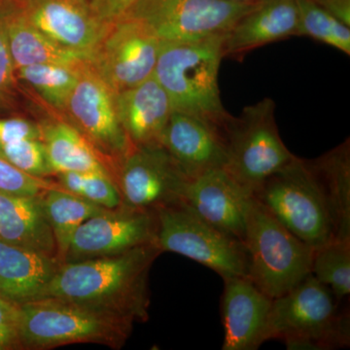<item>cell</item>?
I'll return each instance as SVG.
<instances>
[{"label": "cell", "mask_w": 350, "mask_h": 350, "mask_svg": "<svg viewBox=\"0 0 350 350\" xmlns=\"http://www.w3.org/2000/svg\"><path fill=\"white\" fill-rule=\"evenodd\" d=\"M57 183L82 199L107 209L123 204L118 185L111 177L96 172H61L56 174Z\"/></svg>", "instance_id": "29"}, {"label": "cell", "mask_w": 350, "mask_h": 350, "mask_svg": "<svg viewBox=\"0 0 350 350\" xmlns=\"http://www.w3.org/2000/svg\"><path fill=\"white\" fill-rule=\"evenodd\" d=\"M66 111L88 142L118 170L135 146L120 121L114 92L89 59L78 68Z\"/></svg>", "instance_id": "10"}, {"label": "cell", "mask_w": 350, "mask_h": 350, "mask_svg": "<svg viewBox=\"0 0 350 350\" xmlns=\"http://www.w3.org/2000/svg\"><path fill=\"white\" fill-rule=\"evenodd\" d=\"M42 202L56 241L57 258L62 262L66 259L71 239L78 228L88 219L107 211L71 194L63 187L48 190L42 196Z\"/></svg>", "instance_id": "25"}, {"label": "cell", "mask_w": 350, "mask_h": 350, "mask_svg": "<svg viewBox=\"0 0 350 350\" xmlns=\"http://www.w3.org/2000/svg\"><path fill=\"white\" fill-rule=\"evenodd\" d=\"M223 350H255L267 342L271 301L247 276L223 278Z\"/></svg>", "instance_id": "16"}, {"label": "cell", "mask_w": 350, "mask_h": 350, "mask_svg": "<svg viewBox=\"0 0 350 350\" xmlns=\"http://www.w3.org/2000/svg\"><path fill=\"white\" fill-rule=\"evenodd\" d=\"M320 182L333 221L335 238L350 241V149L344 142L310 161Z\"/></svg>", "instance_id": "24"}, {"label": "cell", "mask_w": 350, "mask_h": 350, "mask_svg": "<svg viewBox=\"0 0 350 350\" xmlns=\"http://www.w3.org/2000/svg\"><path fill=\"white\" fill-rule=\"evenodd\" d=\"M161 46L144 23L125 16L109 25L89 61L117 94L154 75Z\"/></svg>", "instance_id": "11"}, {"label": "cell", "mask_w": 350, "mask_h": 350, "mask_svg": "<svg viewBox=\"0 0 350 350\" xmlns=\"http://www.w3.org/2000/svg\"><path fill=\"white\" fill-rule=\"evenodd\" d=\"M40 129L41 139L55 175L61 172H96L111 177L117 183V172L111 163L101 156L75 126L56 121L44 124Z\"/></svg>", "instance_id": "23"}, {"label": "cell", "mask_w": 350, "mask_h": 350, "mask_svg": "<svg viewBox=\"0 0 350 350\" xmlns=\"http://www.w3.org/2000/svg\"><path fill=\"white\" fill-rule=\"evenodd\" d=\"M17 73L14 66L3 22L0 17V108L6 107L15 94Z\"/></svg>", "instance_id": "32"}, {"label": "cell", "mask_w": 350, "mask_h": 350, "mask_svg": "<svg viewBox=\"0 0 350 350\" xmlns=\"http://www.w3.org/2000/svg\"><path fill=\"white\" fill-rule=\"evenodd\" d=\"M80 64H33L17 69L16 73L23 81L31 85L50 105L66 111L69 96L77 82Z\"/></svg>", "instance_id": "26"}, {"label": "cell", "mask_w": 350, "mask_h": 350, "mask_svg": "<svg viewBox=\"0 0 350 350\" xmlns=\"http://www.w3.org/2000/svg\"><path fill=\"white\" fill-rule=\"evenodd\" d=\"M298 36H308L350 55V29L312 0H297Z\"/></svg>", "instance_id": "28"}, {"label": "cell", "mask_w": 350, "mask_h": 350, "mask_svg": "<svg viewBox=\"0 0 350 350\" xmlns=\"http://www.w3.org/2000/svg\"><path fill=\"white\" fill-rule=\"evenodd\" d=\"M335 295L310 273L271 301L267 340H282L289 350L349 347V314Z\"/></svg>", "instance_id": "4"}, {"label": "cell", "mask_w": 350, "mask_h": 350, "mask_svg": "<svg viewBox=\"0 0 350 350\" xmlns=\"http://www.w3.org/2000/svg\"><path fill=\"white\" fill-rule=\"evenodd\" d=\"M137 0H86L94 17L105 27H109L125 17Z\"/></svg>", "instance_id": "35"}, {"label": "cell", "mask_w": 350, "mask_h": 350, "mask_svg": "<svg viewBox=\"0 0 350 350\" xmlns=\"http://www.w3.org/2000/svg\"><path fill=\"white\" fill-rule=\"evenodd\" d=\"M251 196L221 167L189 179L182 200L209 224L243 241Z\"/></svg>", "instance_id": "15"}, {"label": "cell", "mask_w": 350, "mask_h": 350, "mask_svg": "<svg viewBox=\"0 0 350 350\" xmlns=\"http://www.w3.org/2000/svg\"><path fill=\"white\" fill-rule=\"evenodd\" d=\"M155 211L124 206L88 219L71 239L64 262L112 256L156 244ZM157 245V244H156Z\"/></svg>", "instance_id": "13"}, {"label": "cell", "mask_w": 350, "mask_h": 350, "mask_svg": "<svg viewBox=\"0 0 350 350\" xmlns=\"http://www.w3.org/2000/svg\"><path fill=\"white\" fill-rule=\"evenodd\" d=\"M19 306L23 349H51L75 344L119 349L130 338L135 323L126 317L55 297H43Z\"/></svg>", "instance_id": "3"}, {"label": "cell", "mask_w": 350, "mask_h": 350, "mask_svg": "<svg viewBox=\"0 0 350 350\" xmlns=\"http://www.w3.org/2000/svg\"><path fill=\"white\" fill-rule=\"evenodd\" d=\"M62 262L0 241V297L20 306L42 298Z\"/></svg>", "instance_id": "20"}, {"label": "cell", "mask_w": 350, "mask_h": 350, "mask_svg": "<svg viewBox=\"0 0 350 350\" xmlns=\"http://www.w3.org/2000/svg\"><path fill=\"white\" fill-rule=\"evenodd\" d=\"M188 180L161 144L133 147L117 177L124 206L148 211L181 202Z\"/></svg>", "instance_id": "12"}, {"label": "cell", "mask_w": 350, "mask_h": 350, "mask_svg": "<svg viewBox=\"0 0 350 350\" xmlns=\"http://www.w3.org/2000/svg\"><path fill=\"white\" fill-rule=\"evenodd\" d=\"M0 157L32 176L48 178L55 175L42 139H24L0 145Z\"/></svg>", "instance_id": "30"}, {"label": "cell", "mask_w": 350, "mask_h": 350, "mask_svg": "<svg viewBox=\"0 0 350 350\" xmlns=\"http://www.w3.org/2000/svg\"><path fill=\"white\" fill-rule=\"evenodd\" d=\"M252 196L313 250L335 238L325 196L310 161L296 157L262 182Z\"/></svg>", "instance_id": "6"}, {"label": "cell", "mask_w": 350, "mask_h": 350, "mask_svg": "<svg viewBox=\"0 0 350 350\" xmlns=\"http://www.w3.org/2000/svg\"><path fill=\"white\" fill-rule=\"evenodd\" d=\"M21 349L20 306L0 297V350Z\"/></svg>", "instance_id": "33"}, {"label": "cell", "mask_w": 350, "mask_h": 350, "mask_svg": "<svg viewBox=\"0 0 350 350\" xmlns=\"http://www.w3.org/2000/svg\"><path fill=\"white\" fill-rule=\"evenodd\" d=\"M160 144L189 179L225 167L227 152L222 131L187 113L172 111Z\"/></svg>", "instance_id": "17"}, {"label": "cell", "mask_w": 350, "mask_h": 350, "mask_svg": "<svg viewBox=\"0 0 350 350\" xmlns=\"http://www.w3.org/2000/svg\"><path fill=\"white\" fill-rule=\"evenodd\" d=\"M254 2L137 0L126 16L144 23L163 42H185L227 33Z\"/></svg>", "instance_id": "9"}, {"label": "cell", "mask_w": 350, "mask_h": 350, "mask_svg": "<svg viewBox=\"0 0 350 350\" xmlns=\"http://www.w3.org/2000/svg\"><path fill=\"white\" fill-rule=\"evenodd\" d=\"M234 1L251 2V1H255V0H234Z\"/></svg>", "instance_id": "37"}, {"label": "cell", "mask_w": 350, "mask_h": 350, "mask_svg": "<svg viewBox=\"0 0 350 350\" xmlns=\"http://www.w3.org/2000/svg\"><path fill=\"white\" fill-rule=\"evenodd\" d=\"M122 126L133 146L160 144L172 105L154 75L137 86L115 94Z\"/></svg>", "instance_id": "19"}, {"label": "cell", "mask_w": 350, "mask_h": 350, "mask_svg": "<svg viewBox=\"0 0 350 350\" xmlns=\"http://www.w3.org/2000/svg\"><path fill=\"white\" fill-rule=\"evenodd\" d=\"M14 0H0V8L1 7L7 5V4L11 3Z\"/></svg>", "instance_id": "36"}, {"label": "cell", "mask_w": 350, "mask_h": 350, "mask_svg": "<svg viewBox=\"0 0 350 350\" xmlns=\"http://www.w3.org/2000/svg\"><path fill=\"white\" fill-rule=\"evenodd\" d=\"M225 36L217 34L185 42L162 41L153 75L170 96L174 111L204 120L223 135L232 117L223 107L218 85Z\"/></svg>", "instance_id": "2"}, {"label": "cell", "mask_w": 350, "mask_h": 350, "mask_svg": "<svg viewBox=\"0 0 350 350\" xmlns=\"http://www.w3.org/2000/svg\"><path fill=\"white\" fill-rule=\"evenodd\" d=\"M310 273L342 300L350 294V241L333 239L312 253Z\"/></svg>", "instance_id": "27"}, {"label": "cell", "mask_w": 350, "mask_h": 350, "mask_svg": "<svg viewBox=\"0 0 350 350\" xmlns=\"http://www.w3.org/2000/svg\"><path fill=\"white\" fill-rule=\"evenodd\" d=\"M42 196L0 193V241L57 257Z\"/></svg>", "instance_id": "21"}, {"label": "cell", "mask_w": 350, "mask_h": 350, "mask_svg": "<svg viewBox=\"0 0 350 350\" xmlns=\"http://www.w3.org/2000/svg\"><path fill=\"white\" fill-rule=\"evenodd\" d=\"M224 137V169L251 195L296 158L278 133L275 103L271 98L248 105L237 118L232 116Z\"/></svg>", "instance_id": "7"}, {"label": "cell", "mask_w": 350, "mask_h": 350, "mask_svg": "<svg viewBox=\"0 0 350 350\" xmlns=\"http://www.w3.org/2000/svg\"><path fill=\"white\" fill-rule=\"evenodd\" d=\"M155 211L156 244L162 253L187 257L222 278L248 275V256L243 241L209 224L183 200Z\"/></svg>", "instance_id": "8"}, {"label": "cell", "mask_w": 350, "mask_h": 350, "mask_svg": "<svg viewBox=\"0 0 350 350\" xmlns=\"http://www.w3.org/2000/svg\"><path fill=\"white\" fill-rule=\"evenodd\" d=\"M243 243L248 275L261 291L275 299L310 275L313 248L294 236L251 196Z\"/></svg>", "instance_id": "5"}, {"label": "cell", "mask_w": 350, "mask_h": 350, "mask_svg": "<svg viewBox=\"0 0 350 350\" xmlns=\"http://www.w3.org/2000/svg\"><path fill=\"white\" fill-rule=\"evenodd\" d=\"M13 3L46 36L89 59L109 27L94 17L86 0H14Z\"/></svg>", "instance_id": "14"}, {"label": "cell", "mask_w": 350, "mask_h": 350, "mask_svg": "<svg viewBox=\"0 0 350 350\" xmlns=\"http://www.w3.org/2000/svg\"><path fill=\"white\" fill-rule=\"evenodd\" d=\"M161 253L156 244H148L112 256L62 262L43 297L147 321L149 273Z\"/></svg>", "instance_id": "1"}, {"label": "cell", "mask_w": 350, "mask_h": 350, "mask_svg": "<svg viewBox=\"0 0 350 350\" xmlns=\"http://www.w3.org/2000/svg\"><path fill=\"white\" fill-rule=\"evenodd\" d=\"M297 0H255L226 33L224 56H239L267 44L298 36Z\"/></svg>", "instance_id": "18"}, {"label": "cell", "mask_w": 350, "mask_h": 350, "mask_svg": "<svg viewBox=\"0 0 350 350\" xmlns=\"http://www.w3.org/2000/svg\"><path fill=\"white\" fill-rule=\"evenodd\" d=\"M7 42L16 70L33 64L78 66L89 57L66 49L29 22L13 2L0 8Z\"/></svg>", "instance_id": "22"}, {"label": "cell", "mask_w": 350, "mask_h": 350, "mask_svg": "<svg viewBox=\"0 0 350 350\" xmlns=\"http://www.w3.org/2000/svg\"><path fill=\"white\" fill-rule=\"evenodd\" d=\"M24 139H41L40 126L19 117L0 118V145Z\"/></svg>", "instance_id": "34"}, {"label": "cell", "mask_w": 350, "mask_h": 350, "mask_svg": "<svg viewBox=\"0 0 350 350\" xmlns=\"http://www.w3.org/2000/svg\"><path fill=\"white\" fill-rule=\"evenodd\" d=\"M56 188H62L57 181L25 174L0 157V193L42 196Z\"/></svg>", "instance_id": "31"}]
</instances>
